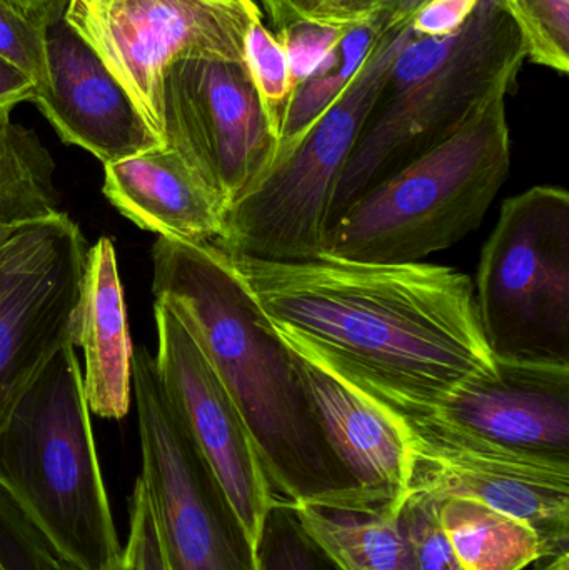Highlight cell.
<instances>
[{"label":"cell","mask_w":569,"mask_h":570,"mask_svg":"<svg viewBox=\"0 0 569 570\" xmlns=\"http://www.w3.org/2000/svg\"><path fill=\"white\" fill-rule=\"evenodd\" d=\"M63 17L164 142L167 69L189 57L244 62L247 27L264 13L256 0H69Z\"/></svg>","instance_id":"cell-9"},{"label":"cell","mask_w":569,"mask_h":570,"mask_svg":"<svg viewBox=\"0 0 569 570\" xmlns=\"http://www.w3.org/2000/svg\"><path fill=\"white\" fill-rule=\"evenodd\" d=\"M377 3L380 0H323L313 20L344 27L360 26L376 19Z\"/></svg>","instance_id":"cell-31"},{"label":"cell","mask_w":569,"mask_h":570,"mask_svg":"<svg viewBox=\"0 0 569 570\" xmlns=\"http://www.w3.org/2000/svg\"><path fill=\"white\" fill-rule=\"evenodd\" d=\"M47 80L32 102L62 142L106 164L164 146L127 90L67 23L47 27Z\"/></svg>","instance_id":"cell-14"},{"label":"cell","mask_w":569,"mask_h":570,"mask_svg":"<svg viewBox=\"0 0 569 570\" xmlns=\"http://www.w3.org/2000/svg\"><path fill=\"white\" fill-rule=\"evenodd\" d=\"M20 229H23V227H20ZM20 229H7V227H0V246H2L7 239H10L13 234L19 233Z\"/></svg>","instance_id":"cell-38"},{"label":"cell","mask_w":569,"mask_h":570,"mask_svg":"<svg viewBox=\"0 0 569 570\" xmlns=\"http://www.w3.org/2000/svg\"><path fill=\"white\" fill-rule=\"evenodd\" d=\"M259 3L261 10H263L264 19L269 20L273 26V32L283 29L286 19H284V9L281 0H256Z\"/></svg>","instance_id":"cell-36"},{"label":"cell","mask_w":569,"mask_h":570,"mask_svg":"<svg viewBox=\"0 0 569 570\" xmlns=\"http://www.w3.org/2000/svg\"><path fill=\"white\" fill-rule=\"evenodd\" d=\"M107 570H134L133 564H130L129 558H127L126 549H124V554L120 556L119 561L114 562Z\"/></svg>","instance_id":"cell-37"},{"label":"cell","mask_w":569,"mask_h":570,"mask_svg":"<svg viewBox=\"0 0 569 570\" xmlns=\"http://www.w3.org/2000/svg\"><path fill=\"white\" fill-rule=\"evenodd\" d=\"M224 254L287 348L403 415L433 414L461 385L497 375L474 285L457 269Z\"/></svg>","instance_id":"cell-1"},{"label":"cell","mask_w":569,"mask_h":570,"mask_svg":"<svg viewBox=\"0 0 569 570\" xmlns=\"http://www.w3.org/2000/svg\"><path fill=\"white\" fill-rule=\"evenodd\" d=\"M104 196L126 219L157 237L213 244L227 206L169 146L104 166Z\"/></svg>","instance_id":"cell-17"},{"label":"cell","mask_w":569,"mask_h":570,"mask_svg":"<svg viewBox=\"0 0 569 570\" xmlns=\"http://www.w3.org/2000/svg\"><path fill=\"white\" fill-rule=\"evenodd\" d=\"M36 86L32 80L0 57V109H16L19 104L32 102Z\"/></svg>","instance_id":"cell-32"},{"label":"cell","mask_w":569,"mask_h":570,"mask_svg":"<svg viewBox=\"0 0 569 570\" xmlns=\"http://www.w3.org/2000/svg\"><path fill=\"white\" fill-rule=\"evenodd\" d=\"M293 354L317 424L374 511L400 514L410 481L408 422L401 412L341 381L316 362Z\"/></svg>","instance_id":"cell-16"},{"label":"cell","mask_w":569,"mask_h":570,"mask_svg":"<svg viewBox=\"0 0 569 570\" xmlns=\"http://www.w3.org/2000/svg\"><path fill=\"white\" fill-rule=\"evenodd\" d=\"M524 62L523 37L498 0H481L451 36L413 33L341 177L331 226L371 187L457 132L498 89L517 86Z\"/></svg>","instance_id":"cell-4"},{"label":"cell","mask_w":569,"mask_h":570,"mask_svg":"<svg viewBox=\"0 0 569 570\" xmlns=\"http://www.w3.org/2000/svg\"><path fill=\"white\" fill-rule=\"evenodd\" d=\"M56 163L33 130L0 109V227L20 229L59 216Z\"/></svg>","instance_id":"cell-20"},{"label":"cell","mask_w":569,"mask_h":570,"mask_svg":"<svg viewBox=\"0 0 569 570\" xmlns=\"http://www.w3.org/2000/svg\"><path fill=\"white\" fill-rule=\"evenodd\" d=\"M440 519L464 570H523L540 558L537 534L520 519L490 505L447 498Z\"/></svg>","instance_id":"cell-21"},{"label":"cell","mask_w":569,"mask_h":570,"mask_svg":"<svg viewBox=\"0 0 569 570\" xmlns=\"http://www.w3.org/2000/svg\"><path fill=\"white\" fill-rule=\"evenodd\" d=\"M0 495L63 569L107 570L124 554L73 344L47 362L0 429Z\"/></svg>","instance_id":"cell-3"},{"label":"cell","mask_w":569,"mask_h":570,"mask_svg":"<svg viewBox=\"0 0 569 570\" xmlns=\"http://www.w3.org/2000/svg\"><path fill=\"white\" fill-rule=\"evenodd\" d=\"M307 534L341 570H414L400 514L293 505Z\"/></svg>","instance_id":"cell-19"},{"label":"cell","mask_w":569,"mask_h":570,"mask_svg":"<svg viewBox=\"0 0 569 570\" xmlns=\"http://www.w3.org/2000/svg\"><path fill=\"white\" fill-rule=\"evenodd\" d=\"M164 144L176 150L227 209L264 176L277 139L244 62L189 57L167 69Z\"/></svg>","instance_id":"cell-12"},{"label":"cell","mask_w":569,"mask_h":570,"mask_svg":"<svg viewBox=\"0 0 569 570\" xmlns=\"http://www.w3.org/2000/svg\"><path fill=\"white\" fill-rule=\"evenodd\" d=\"M428 0H386L377 6L374 16L383 17L390 22H410L413 13Z\"/></svg>","instance_id":"cell-34"},{"label":"cell","mask_w":569,"mask_h":570,"mask_svg":"<svg viewBox=\"0 0 569 570\" xmlns=\"http://www.w3.org/2000/svg\"><path fill=\"white\" fill-rule=\"evenodd\" d=\"M511 90L498 89L447 140L357 197L331 226L324 256L423 263L478 229L510 174Z\"/></svg>","instance_id":"cell-5"},{"label":"cell","mask_w":569,"mask_h":570,"mask_svg":"<svg viewBox=\"0 0 569 570\" xmlns=\"http://www.w3.org/2000/svg\"><path fill=\"white\" fill-rule=\"evenodd\" d=\"M139 479L169 570H257L256 544L160 384L154 355L134 348Z\"/></svg>","instance_id":"cell-8"},{"label":"cell","mask_w":569,"mask_h":570,"mask_svg":"<svg viewBox=\"0 0 569 570\" xmlns=\"http://www.w3.org/2000/svg\"><path fill=\"white\" fill-rule=\"evenodd\" d=\"M497 362V375L461 385L430 415L514 451L569 461V364Z\"/></svg>","instance_id":"cell-15"},{"label":"cell","mask_w":569,"mask_h":570,"mask_svg":"<svg viewBox=\"0 0 569 570\" xmlns=\"http://www.w3.org/2000/svg\"><path fill=\"white\" fill-rule=\"evenodd\" d=\"M10 3L22 10L37 26L47 29L66 13L69 0H9Z\"/></svg>","instance_id":"cell-33"},{"label":"cell","mask_w":569,"mask_h":570,"mask_svg":"<svg viewBox=\"0 0 569 570\" xmlns=\"http://www.w3.org/2000/svg\"><path fill=\"white\" fill-rule=\"evenodd\" d=\"M323 0H281L284 9V19L286 23L296 22V20H313L320 9Z\"/></svg>","instance_id":"cell-35"},{"label":"cell","mask_w":569,"mask_h":570,"mask_svg":"<svg viewBox=\"0 0 569 570\" xmlns=\"http://www.w3.org/2000/svg\"><path fill=\"white\" fill-rule=\"evenodd\" d=\"M244 66L259 99L261 109L276 139L293 97L290 63L276 33L264 19H254L244 36Z\"/></svg>","instance_id":"cell-24"},{"label":"cell","mask_w":569,"mask_h":570,"mask_svg":"<svg viewBox=\"0 0 569 570\" xmlns=\"http://www.w3.org/2000/svg\"><path fill=\"white\" fill-rule=\"evenodd\" d=\"M86 256L82 230L63 213L0 246V429L47 362L73 344Z\"/></svg>","instance_id":"cell-11"},{"label":"cell","mask_w":569,"mask_h":570,"mask_svg":"<svg viewBox=\"0 0 569 570\" xmlns=\"http://www.w3.org/2000/svg\"><path fill=\"white\" fill-rule=\"evenodd\" d=\"M481 0H428L410 19L416 37L440 39L458 32L473 16Z\"/></svg>","instance_id":"cell-30"},{"label":"cell","mask_w":569,"mask_h":570,"mask_svg":"<svg viewBox=\"0 0 569 570\" xmlns=\"http://www.w3.org/2000/svg\"><path fill=\"white\" fill-rule=\"evenodd\" d=\"M383 2H386V0H380V3H377V6H381V3H383ZM376 9H377V7H376ZM374 12H376V10H374Z\"/></svg>","instance_id":"cell-40"},{"label":"cell","mask_w":569,"mask_h":570,"mask_svg":"<svg viewBox=\"0 0 569 570\" xmlns=\"http://www.w3.org/2000/svg\"><path fill=\"white\" fill-rule=\"evenodd\" d=\"M153 295L183 321L236 402L274 494L293 505L374 511L334 455L290 348L214 244L157 237Z\"/></svg>","instance_id":"cell-2"},{"label":"cell","mask_w":569,"mask_h":570,"mask_svg":"<svg viewBox=\"0 0 569 570\" xmlns=\"http://www.w3.org/2000/svg\"><path fill=\"white\" fill-rule=\"evenodd\" d=\"M46 30L9 0H0V57L26 73L36 89L49 72Z\"/></svg>","instance_id":"cell-28"},{"label":"cell","mask_w":569,"mask_h":570,"mask_svg":"<svg viewBox=\"0 0 569 570\" xmlns=\"http://www.w3.org/2000/svg\"><path fill=\"white\" fill-rule=\"evenodd\" d=\"M0 570H10L9 568H7V564L6 562H3V559H0Z\"/></svg>","instance_id":"cell-39"},{"label":"cell","mask_w":569,"mask_h":570,"mask_svg":"<svg viewBox=\"0 0 569 570\" xmlns=\"http://www.w3.org/2000/svg\"><path fill=\"white\" fill-rule=\"evenodd\" d=\"M387 26V20L376 17L370 22L351 27L340 43V59L336 66L307 82L301 83L291 97L290 107L281 127L274 157L283 156L297 146L310 132L311 127L326 114V110L343 96L351 80L360 72L373 50L377 37Z\"/></svg>","instance_id":"cell-22"},{"label":"cell","mask_w":569,"mask_h":570,"mask_svg":"<svg viewBox=\"0 0 569 570\" xmlns=\"http://www.w3.org/2000/svg\"><path fill=\"white\" fill-rule=\"evenodd\" d=\"M73 345L82 347V385L89 411L119 421L133 404L134 345L116 247L100 237L87 249L73 321Z\"/></svg>","instance_id":"cell-18"},{"label":"cell","mask_w":569,"mask_h":570,"mask_svg":"<svg viewBox=\"0 0 569 570\" xmlns=\"http://www.w3.org/2000/svg\"><path fill=\"white\" fill-rule=\"evenodd\" d=\"M520 29L527 60L569 72V0H498Z\"/></svg>","instance_id":"cell-25"},{"label":"cell","mask_w":569,"mask_h":570,"mask_svg":"<svg viewBox=\"0 0 569 570\" xmlns=\"http://www.w3.org/2000/svg\"><path fill=\"white\" fill-rule=\"evenodd\" d=\"M124 549L134 570H169L153 508H150L149 495L139 478L136 479L133 495H130L129 538Z\"/></svg>","instance_id":"cell-29"},{"label":"cell","mask_w":569,"mask_h":570,"mask_svg":"<svg viewBox=\"0 0 569 570\" xmlns=\"http://www.w3.org/2000/svg\"><path fill=\"white\" fill-rule=\"evenodd\" d=\"M411 37L410 22H387L343 96L296 147L274 157L264 176L227 209L214 246L263 261H307L326 254L341 177L387 72Z\"/></svg>","instance_id":"cell-6"},{"label":"cell","mask_w":569,"mask_h":570,"mask_svg":"<svg viewBox=\"0 0 569 570\" xmlns=\"http://www.w3.org/2000/svg\"><path fill=\"white\" fill-rule=\"evenodd\" d=\"M474 301L498 361L569 364V194L537 186L504 200Z\"/></svg>","instance_id":"cell-7"},{"label":"cell","mask_w":569,"mask_h":570,"mask_svg":"<svg viewBox=\"0 0 569 570\" xmlns=\"http://www.w3.org/2000/svg\"><path fill=\"white\" fill-rule=\"evenodd\" d=\"M157 375L200 454L223 485L254 544L276 494L264 474L249 429L223 379L189 328L154 302Z\"/></svg>","instance_id":"cell-13"},{"label":"cell","mask_w":569,"mask_h":570,"mask_svg":"<svg viewBox=\"0 0 569 570\" xmlns=\"http://www.w3.org/2000/svg\"><path fill=\"white\" fill-rule=\"evenodd\" d=\"M404 417L408 492L471 499L520 519L540 542L534 570H569V461L484 441L433 415Z\"/></svg>","instance_id":"cell-10"},{"label":"cell","mask_w":569,"mask_h":570,"mask_svg":"<svg viewBox=\"0 0 569 570\" xmlns=\"http://www.w3.org/2000/svg\"><path fill=\"white\" fill-rule=\"evenodd\" d=\"M441 501L426 492H410L401 505L400 521L414 570H464L441 525Z\"/></svg>","instance_id":"cell-26"},{"label":"cell","mask_w":569,"mask_h":570,"mask_svg":"<svg viewBox=\"0 0 569 570\" xmlns=\"http://www.w3.org/2000/svg\"><path fill=\"white\" fill-rule=\"evenodd\" d=\"M257 570H341L307 534L291 502L276 495L256 544Z\"/></svg>","instance_id":"cell-23"},{"label":"cell","mask_w":569,"mask_h":570,"mask_svg":"<svg viewBox=\"0 0 569 570\" xmlns=\"http://www.w3.org/2000/svg\"><path fill=\"white\" fill-rule=\"evenodd\" d=\"M347 29L351 27L316 20H296L274 32L286 52L293 94L301 83L336 66L340 43Z\"/></svg>","instance_id":"cell-27"}]
</instances>
